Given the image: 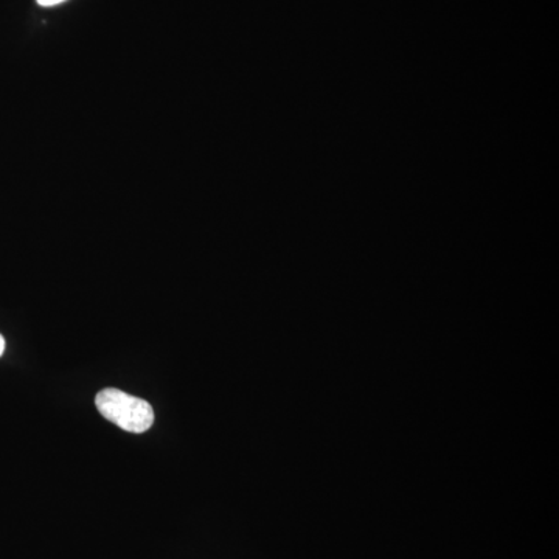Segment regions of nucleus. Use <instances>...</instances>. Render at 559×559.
I'll return each instance as SVG.
<instances>
[{
	"mask_svg": "<svg viewBox=\"0 0 559 559\" xmlns=\"http://www.w3.org/2000/svg\"><path fill=\"white\" fill-rule=\"evenodd\" d=\"M95 404L103 417L127 432L143 433L153 426L154 411L148 401L128 395L119 389L102 390Z\"/></svg>",
	"mask_w": 559,
	"mask_h": 559,
	"instance_id": "nucleus-1",
	"label": "nucleus"
},
{
	"mask_svg": "<svg viewBox=\"0 0 559 559\" xmlns=\"http://www.w3.org/2000/svg\"><path fill=\"white\" fill-rule=\"evenodd\" d=\"M62 2H66V0H38L40 7H55Z\"/></svg>",
	"mask_w": 559,
	"mask_h": 559,
	"instance_id": "nucleus-2",
	"label": "nucleus"
},
{
	"mask_svg": "<svg viewBox=\"0 0 559 559\" xmlns=\"http://www.w3.org/2000/svg\"><path fill=\"white\" fill-rule=\"evenodd\" d=\"M3 352H5V340H3V336H0V356L3 355Z\"/></svg>",
	"mask_w": 559,
	"mask_h": 559,
	"instance_id": "nucleus-3",
	"label": "nucleus"
}]
</instances>
